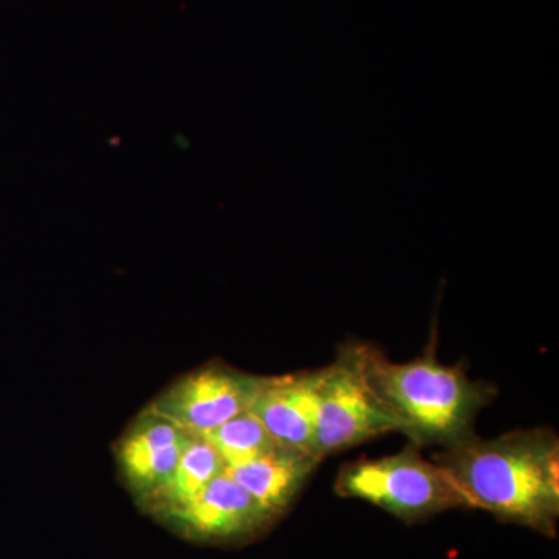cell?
Wrapping results in <instances>:
<instances>
[{
    "instance_id": "ba28073f",
    "label": "cell",
    "mask_w": 559,
    "mask_h": 559,
    "mask_svg": "<svg viewBox=\"0 0 559 559\" xmlns=\"http://www.w3.org/2000/svg\"><path fill=\"white\" fill-rule=\"evenodd\" d=\"M319 380L320 370L271 377L250 407L278 447L319 457L316 451Z\"/></svg>"
},
{
    "instance_id": "52a82bcc",
    "label": "cell",
    "mask_w": 559,
    "mask_h": 559,
    "mask_svg": "<svg viewBox=\"0 0 559 559\" xmlns=\"http://www.w3.org/2000/svg\"><path fill=\"white\" fill-rule=\"evenodd\" d=\"M194 436L145 409L117 444V465L140 506L170 477Z\"/></svg>"
},
{
    "instance_id": "277c9868",
    "label": "cell",
    "mask_w": 559,
    "mask_h": 559,
    "mask_svg": "<svg viewBox=\"0 0 559 559\" xmlns=\"http://www.w3.org/2000/svg\"><path fill=\"white\" fill-rule=\"evenodd\" d=\"M389 432H401L400 421L367 377L356 342H349L320 369L316 451L323 460Z\"/></svg>"
},
{
    "instance_id": "30bf717a",
    "label": "cell",
    "mask_w": 559,
    "mask_h": 559,
    "mask_svg": "<svg viewBox=\"0 0 559 559\" xmlns=\"http://www.w3.org/2000/svg\"><path fill=\"white\" fill-rule=\"evenodd\" d=\"M224 469L226 465L212 444L204 437L194 436L180 455L170 477L142 503V507L156 516H160L165 511L178 509L197 498Z\"/></svg>"
},
{
    "instance_id": "7a4b0ae2",
    "label": "cell",
    "mask_w": 559,
    "mask_h": 559,
    "mask_svg": "<svg viewBox=\"0 0 559 559\" xmlns=\"http://www.w3.org/2000/svg\"><path fill=\"white\" fill-rule=\"evenodd\" d=\"M356 349L378 395L415 447L450 448L474 436L476 418L495 399V388L471 380L462 364H441L433 342L421 356L401 364L373 345L356 342Z\"/></svg>"
},
{
    "instance_id": "9c48e42d",
    "label": "cell",
    "mask_w": 559,
    "mask_h": 559,
    "mask_svg": "<svg viewBox=\"0 0 559 559\" xmlns=\"http://www.w3.org/2000/svg\"><path fill=\"white\" fill-rule=\"evenodd\" d=\"M320 462L322 460L307 452L277 447L246 465L227 471L277 518L289 509Z\"/></svg>"
},
{
    "instance_id": "3957f363",
    "label": "cell",
    "mask_w": 559,
    "mask_h": 559,
    "mask_svg": "<svg viewBox=\"0 0 559 559\" xmlns=\"http://www.w3.org/2000/svg\"><path fill=\"white\" fill-rule=\"evenodd\" d=\"M334 488L342 498L366 500L407 522L459 507L469 509L450 473L423 457L415 444L395 455L342 466Z\"/></svg>"
},
{
    "instance_id": "8992f818",
    "label": "cell",
    "mask_w": 559,
    "mask_h": 559,
    "mask_svg": "<svg viewBox=\"0 0 559 559\" xmlns=\"http://www.w3.org/2000/svg\"><path fill=\"white\" fill-rule=\"evenodd\" d=\"M159 518L180 535L198 540L249 538L275 520L227 468L197 498Z\"/></svg>"
},
{
    "instance_id": "5b68a950",
    "label": "cell",
    "mask_w": 559,
    "mask_h": 559,
    "mask_svg": "<svg viewBox=\"0 0 559 559\" xmlns=\"http://www.w3.org/2000/svg\"><path fill=\"white\" fill-rule=\"evenodd\" d=\"M270 378L212 362L183 374L146 409L170 419L191 436L204 437L250 411Z\"/></svg>"
},
{
    "instance_id": "8fae6325",
    "label": "cell",
    "mask_w": 559,
    "mask_h": 559,
    "mask_svg": "<svg viewBox=\"0 0 559 559\" xmlns=\"http://www.w3.org/2000/svg\"><path fill=\"white\" fill-rule=\"evenodd\" d=\"M204 439L218 452L227 469L246 465L278 447L252 411L210 430Z\"/></svg>"
},
{
    "instance_id": "6da1fadb",
    "label": "cell",
    "mask_w": 559,
    "mask_h": 559,
    "mask_svg": "<svg viewBox=\"0 0 559 559\" xmlns=\"http://www.w3.org/2000/svg\"><path fill=\"white\" fill-rule=\"evenodd\" d=\"M469 509L554 535L559 514V440L551 429L468 437L437 455Z\"/></svg>"
}]
</instances>
